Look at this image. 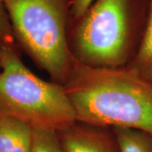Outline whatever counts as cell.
Wrapping results in <instances>:
<instances>
[{
	"instance_id": "obj_1",
	"label": "cell",
	"mask_w": 152,
	"mask_h": 152,
	"mask_svg": "<svg viewBox=\"0 0 152 152\" xmlns=\"http://www.w3.org/2000/svg\"><path fill=\"white\" fill-rule=\"evenodd\" d=\"M63 86L78 122L152 135V83L130 67L95 68L76 61Z\"/></svg>"
},
{
	"instance_id": "obj_2",
	"label": "cell",
	"mask_w": 152,
	"mask_h": 152,
	"mask_svg": "<svg viewBox=\"0 0 152 152\" xmlns=\"http://www.w3.org/2000/svg\"><path fill=\"white\" fill-rule=\"evenodd\" d=\"M148 0H94L72 19L69 44L75 59L95 68L128 67L144 37Z\"/></svg>"
},
{
	"instance_id": "obj_3",
	"label": "cell",
	"mask_w": 152,
	"mask_h": 152,
	"mask_svg": "<svg viewBox=\"0 0 152 152\" xmlns=\"http://www.w3.org/2000/svg\"><path fill=\"white\" fill-rule=\"evenodd\" d=\"M17 46L61 86L76 60L69 44L72 0H4Z\"/></svg>"
},
{
	"instance_id": "obj_4",
	"label": "cell",
	"mask_w": 152,
	"mask_h": 152,
	"mask_svg": "<svg viewBox=\"0 0 152 152\" xmlns=\"http://www.w3.org/2000/svg\"><path fill=\"white\" fill-rule=\"evenodd\" d=\"M19 48H0V115L32 129L59 131L77 122L63 86L37 76L22 62Z\"/></svg>"
},
{
	"instance_id": "obj_5",
	"label": "cell",
	"mask_w": 152,
	"mask_h": 152,
	"mask_svg": "<svg viewBox=\"0 0 152 152\" xmlns=\"http://www.w3.org/2000/svg\"><path fill=\"white\" fill-rule=\"evenodd\" d=\"M57 132L64 152H120L112 128L77 121Z\"/></svg>"
},
{
	"instance_id": "obj_6",
	"label": "cell",
	"mask_w": 152,
	"mask_h": 152,
	"mask_svg": "<svg viewBox=\"0 0 152 152\" xmlns=\"http://www.w3.org/2000/svg\"><path fill=\"white\" fill-rule=\"evenodd\" d=\"M32 134L24 121L0 115V152H31Z\"/></svg>"
},
{
	"instance_id": "obj_7",
	"label": "cell",
	"mask_w": 152,
	"mask_h": 152,
	"mask_svg": "<svg viewBox=\"0 0 152 152\" xmlns=\"http://www.w3.org/2000/svg\"><path fill=\"white\" fill-rule=\"evenodd\" d=\"M128 67L152 83V0H148L145 29L139 52Z\"/></svg>"
},
{
	"instance_id": "obj_8",
	"label": "cell",
	"mask_w": 152,
	"mask_h": 152,
	"mask_svg": "<svg viewBox=\"0 0 152 152\" xmlns=\"http://www.w3.org/2000/svg\"><path fill=\"white\" fill-rule=\"evenodd\" d=\"M120 152H152V135L137 129L112 128Z\"/></svg>"
},
{
	"instance_id": "obj_9",
	"label": "cell",
	"mask_w": 152,
	"mask_h": 152,
	"mask_svg": "<svg viewBox=\"0 0 152 152\" xmlns=\"http://www.w3.org/2000/svg\"><path fill=\"white\" fill-rule=\"evenodd\" d=\"M31 152H64L58 132L51 129H33Z\"/></svg>"
},
{
	"instance_id": "obj_10",
	"label": "cell",
	"mask_w": 152,
	"mask_h": 152,
	"mask_svg": "<svg viewBox=\"0 0 152 152\" xmlns=\"http://www.w3.org/2000/svg\"><path fill=\"white\" fill-rule=\"evenodd\" d=\"M1 47L19 48L14 37L4 0H0V48Z\"/></svg>"
},
{
	"instance_id": "obj_11",
	"label": "cell",
	"mask_w": 152,
	"mask_h": 152,
	"mask_svg": "<svg viewBox=\"0 0 152 152\" xmlns=\"http://www.w3.org/2000/svg\"><path fill=\"white\" fill-rule=\"evenodd\" d=\"M94 0H72V19L80 17L91 5Z\"/></svg>"
}]
</instances>
